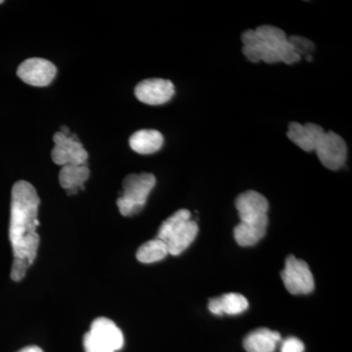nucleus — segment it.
Wrapping results in <instances>:
<instances>
[{
	"label": "nucleus",
	"mask_w": 352,
	"mask_h": 352,
	"mask_svg": "<svg viewBox=\"0 0 352 352\" xmlns=\"http://www.w3.org/2000/svg\"><path fill=\"white\" fill-rule=\"evenodd\" d=\"M39 197L31 183L20 180L11 192L9 239L12 245L14 259L24 261L31 266L38 256L39 226L38 212Z\"/></svg>",
	"instance_id": "1"
},
{
	"label": "nucleus",
	"mask_w": 352,
	"mask_h": 352,
	"mask_svg": "<svg viewBox=\"0 0 352 352\" xmlns=\"http://www.w3.org/2000/svg\"><path fill=\"white\" fill-rule=\"evenodd\" d=\"M241 38L244 43L243 53L252 63L283 62L292 65L302 59L294 52L285 32L274 25H263L256 30H248Z\"/></svg>",
	"instance_id": "2"
},
{
	"label": "nucleus",
	"mask_w": 352,
	"mask_h": 352,
	"mask_svg": "<svg viewBox=\"0 0 352 352\" xmlns=\"http://www.w3.org/2000/svg\"><path fill=\"white\" fill-rule=\"evenodd\" d=\"M156 185L152 173H131L122 182V196L117 200L118 208L124 217L138 214L144 208L148 196Z\"/></svg>",
	"instance_id": "3"
},
{
	"label": "nucleus",
	"mask_w": 352,
	"mask_h": 352,
	"mask_svg": "<svg viewBox=\"0 0 352 352\" xmlns=\"http://www.w3.org/2000/svg\"><path fill=\"white\" fill-rule=\"evenodd\" d=\"M235 205L239 212L241 226L266 233L270 204L263 194L252 190L244 192L236 199Z\"/></svg>",
	"instance_id": "4"
},
{
	"label": "nucleus",
	"mask_w": 352,
	"mask_h": 352,
	"mask_svg": "<svg viewBox=\"0 0 352 352\" xmlns=\"http://www.w3.org/2000/svg\"><path fill=\"white\" fill-rule=\"evenodd\" d=\"M285 287L292 295H308L314 289V278L307 263L289 256L281 272Z\"/></svg>",
	"instance_id": "5"
},
{
	"label": "nucleus",
	"mask_w": 352,
	"mask_h": 352,
	"mask_svg": "<svg viewBox=\"0 0 352 352\" xmlns=\"http://www.w3.org/2000/svg\"><path fill=\"white\" fill-rule=\"evenodd\" d=\"M317 157L321 164L331 170H338L344 166L347 159L346 141L336 132H324L316 146Z\"/></svg>",
	"instance_id": "6"
},
{
	"label": "nucleus",
	"mask_w": 352,
	"mask_h": 352,
	"mask_svg": "<svg viewBox=\"0 0 352 352\" xmlns=\"http://www.w3.org/2000/svg\"><path fill=\"white\" fill-rule=\"evenodd\" d=\"M54 148L51 152V157L59 166L67 164H87L88 153L76 135H65L58 131L53 136Z\"/></svg>",
	"instance_id": "7"
},
{
	"label": "nucleus",
	"mask_w": 352,
	"mask_h": 352,
	"mask_svg": "<svg viewBox=\"0 0 352 352\" xmlns=\"http://www.w3.org/2000/svg\"><path fill=\"white\" fill-rule=\"evenodd\" d=\"M57 68L43 58H30L18 67L17 76L32 87H47L56 76Z\"/></svg>",
	"instance_id": "8"
},
{
	"label": "nucleus",
	"mask_w": 352,
	"mask_h": 352,
	"mask_svg": "<svg viewBox=\"0 0 352 352\" xmlns=\"http://www.w3.org/2000/svg\"><path fill=\"white\" fill-rule=\"evenodd\" d=\"M175 94V85L170 80L163 78H149L136 85V98L147 105H163L171 100Z\"/></svg>",
	"instance_id": "9"
},
{
	"label": "nucleus",
	"mask_w": 352,
	"mask_h": 352,
	"mask_svg": "<svg viewBox=\"0 0 352 352\" xmlns=\"http://www.w3.org/2000/svg\"><path fill=\"white\" fill-rule=\"evenodd\" d=\"M324 132L325 131L318 124L312 122L300 124L293 122L289 124L287 135L292 142L295 143L303 151L310 153L315 151Z\"/></svg>",
	"instance_id": "10"
},
{
	"label": "nucleus",
	"mask_w": 352,
	"mask_h": 352,
	"mask_svg": "<svg viewBox=\"0 0 352 352\" xmlns=\"http://www.w3.org/2000/svg\"><path fill=\"white\" fill-rule=\"evenodd\" d=\"M89 333L113 351H120L124 346V339L122 331L112 320L105 317L95 319Z\"/></svg>",
	"instance_id": "11"
},
{
	"label": "nucleus",
	"mask_w": 352,
	"mask_h": 352,
	"mask_svg": "<svg viewBox=\"0 0 352 352\" xmlns=\"http://www.w3.org/2000/svg\"><path fill=\"white\" fill-rule=\"evenodd\" d=\"M198 224L192 219L187 220L178 227L166 241L168 254L171 256H178L189 247L198 235Z\"/></svg>",
	"instance_id": "12"
},
{
	"label": "nucleus",
	"mask_w": 352,
	"mask_h": 352,
	"mask_svg": "<svg viewBox=\"0 0 352 352\" xmlns=\"http://www.w3.org/2000/svg\"><path fill=\"white\" fill-rule=\"evenodd\" d=\"M164 145V136L155 129H141L132 134L129 146L134 152L141 155L154 154Z\"/></svg>",
	"instance_id": "13"
},
{
	"label": "nucleus",
	"mask_w": 352,
	"mask_h": 352,
	"mask_svg": "<svg viewBox=\"0 0 352 352\" xmlns=\"http://www.w3.org/2000/svg\"><path fill=\"white\" fill-rule=\"evenodd\" d=\"M249 302L241 294L229 293L219 298H210L208 309L215 315H237L245 311Z\"/></svg>",
	"instance_id": "14"
},
{
	"label": "nucleus",
	"mask_w": 352,
	"mask_h": 352,
	"mask_svg": "<svg viewBox=\"0 0 352 352\" xmlns=\"http://www.w3.org/2000/svg\"><path fill=\"white\" fill-rule=\"evenodd\" d=\"M281 336L270 329L261 328L250 333L244 340V347L248 352H274Z\"/></svg>",
	"instance_id": "15"
},
{
	"label": "nucleus",
	"mask_w": 352,
	"mask_h": 352,
	"mask_svg": "<svg viewBox=\"0 0 352 352\" xmlns=\"http://www.w3.org/2000/svg\"><path fill=\"white\" fill-rule=\"evenodd\" d=\"M87 164H67L59 173V182L64 189H85V182L89 177Z\"/></svg>",
	"instance_id": "16"
},
{
	"label": "nucleus",
	"mask_w": 352,
	"mask_h": 352,
	"mask_svg": "<svg viewBox=\"0 0 352 352\" xmlns=\"http://www.w3.org/2000/svg\"><path fill=\"white\" fill-rule=\"evenodd\" d=\"M168 254H170L166 243L156 238L140 245L136 252V258L142 263H154L162 261Z\"/></svg>",
	"instance_id": "17"
},
{
	"label": "nucleus",
	"mask_w": 352,
	"mask_h": 352,
	"mask_svg": "<svg viewBox=\"0 0 352 352\" xmlns=\"http://www.w3.org/2000/svg\"><path fill=\"white\" fill-rule=\"evenodd\" d=\"M191 219V212L188 210H179L175 212L171 217H168L166 221L163 222L161 227H160L159 232H157V239L166 241L168 237L175 232L176 229L178 228L182 223H184L187 220Z\"/></svg>",
	"instance_id": "18"
},
{
	"label": "nucleus",
	"mask_w": 352,
	"mask_h": 352,
	"mask_svg": "<svg viewBox=\"0 0 352 352\" xmlns=\"http://www.w3.org/2000/svg\"><path fill=\"white\" fill-rule=\"evenodd\" d=\"M288 41L293 48L294 52L298 56H309L315 50L314 43L311 41L303 36H288Z\"/></svg>",
	"instance_id": "19"
},
{
	"label": "nucleus",
	"mask_w": 352,
	"mask_h": 352,
	"mask_svg": "<svg viewBox=\"0 0 352 352\" xmlns=\"http://www.w3.org/2000/svg\"><path fill=\"white\" fill-rule=\"evenodd\" d=\"M83 346L85 352H115L95 339L89 332L85 333L83 338Z\"/></svg>",
	"instance_id": "20"
},
{
	"label": "nucleus",
	"mask_w": 352,
	"mask_h": 352,
	"mask_svg": "<svg viewBox=\"0 0 352 352\" xmlns=\"http://www.w3.org/2000/svg\"><path fill=\"white\" fill-rule=\"evenodd\" d=\"M305 351V344L302 340L296 338H289L284 340L282 344L281 352H303Z\"/></svg>",
	"instance_id": "21"
},
{
	"label": "nucleus",
	"mask_w": 352,
	"mask_h": 352,
	"mask_svg": "<svg viewBox=\"0 0 352 352\" xmlns=\"http://www.w3.org/2000/svg\"><path fill=\"white\" fill-rule=\"evenodd\" d=\"M18 352H43V349L41 347L36 346H31L25 347V349H21L20 351Z\"/></svg>",
	"instance_id": "22"
},
{
	"label": "nucleus",
	"mask_w": 352,
	"mask_h": 352,
	"mask_svg": "<svg viewBox=\"0 0 352 352\" xmlns=\"http://www.w3.org/2000/svg\"><path fill=\"white\" fill-rule=\"evenodd\" d=\"M3 2H4L3 0H0V4L3 3Z\"/></svg>",
	"instance_id": "23"
}]
</instances>
